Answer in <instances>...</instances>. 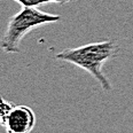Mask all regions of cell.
<instances>
[{"label":"cell","instance_id":"1","mask_svg":"<svg viewBox=\"0 0 133 133\" xmlns=\"http://www.w3.org/2000/svg\"><path fill=\"white\" fill-rule=\"evenodd\" d=\"M119 52V47L112 40H103L91 43L76 48H66L55 55L57 60L64 61L82 68L90 75L104 91H111V83L104 76L102 68L110 59L115 57Z\"/></svg>","mask_w":133,"mask_h":133},{"label":"cell","instance_id":"2","mask_svg":"<svg viewBox=\"0 0 133 133\" xmlns=\"http://www.w3.org/2000/svg\"><path fill=\"white\" fill-rule=\"evenodd\" d=\"M61 16L48 14L36 7H22L9 18L7 28L0 39V48L5 53H18L20 44L29 32L41 25L56 23Z\"/></svg>","mask_w":133,"mask_h":133},{"label":"cell","instance_id":"3","mask_svg":"<svg viewBox=\"0 0 133 133\" xmlns=\"http://www.w3.org/2000/svg\"><path fill=\"white\" fill-rule=\"evenodd\" d=\"M6 133H30L36 125V115L25 104H16L10 108L1 121Z\"/></svg>","mask_w":133,"mask_h":133},{"label":"cell","instance_id":"4","mask_svg":"<svg viewBox=\"0 0 133 133\" xmlns=\"http://www.w3.org/2000/svg\"><path fill=\"white\" fill-rule=\"evenodd\" d=\"M18 2L22 7H36L41 6V5H47L51 2H56V4H65L68 1H74V0H14Z\"/></svg>","mask_w":133,"mask_h":133},{"label":"cell","instance_id":"5","mask_svg":"<svg viewBox=\"0 0 133 133\" xmlns=\"http://www.w3.org/2000/svg\"><path fill=\"white\" fill-rule=\"evenodd\" d=\"M13 107V104L10 103V102L6 101L4 98H1V95H0V123H1V121L5 118V116L7 115V112L10 110V108Z\"/></svg>","mask_w":133,"mask_h":133}]
</instances>
